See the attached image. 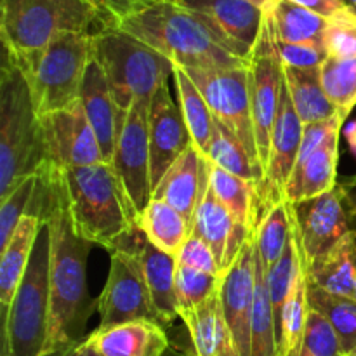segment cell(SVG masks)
<instances>
[{
	"mask_svg": "<svg viewBox=\"0 0 356 356\" xmlns=\"http://www.w3.org/2000/svg\"><path fill=\"white\" fill-rule=\"evenodd\" d=\"M30 214L49 232V339L45 356H65L87 339V322L97 299L87 287V257L92 243L75 233L54 174L44 167Z\"/></svg>",
	"mask_w": 356,
	"mask_h": 356,
	"instance_id": "1",
	"label": "cell"
},
{
	"mask_svg": "<svg viewBox=\"0 0 356 356\" xmlns=\"http://www.w3.org/2000/svg\"><path fill=\"white\" fill-rule=\"evenodd\" d=\"M66 211L80 238L115 252L136 243V214L110 163L54 169Z\"/></svg>",
	"mask_w": 356,
	"mask_h": 356,
	"instance_id": "2",
	"label": "cell"
},
{
	"mask_svg": "<svg viewBox=\"0 0 356 356\" xmlns=\"http://www.w3.org/2000/svg\"><path fill=\"white\" fill-rule=\"evenodd\" d=\"M117 26L181 68L229 70L249 65L229 54L193 14L174 0H155L118 21Z\"/></svg>",
	"mask_w": 356,
	"mask_h": 356,
	"instance_id": "3",
	"label": "cell"
},
{
	"mask_svg": "<svg viewBox=\"0 0 356 356\" xmlns=\"http://www.w3.org/2000/svg\"><path fill=\"white\" fill-rule=\"evenodd\" d=\"M45 165L42 124L26 75L3 52L0 68V200Z\"/></svg>",
	"mask_w": 356,
	"mask_h": 356,
	"instance_id": "4",
	"label": "cell"
},
{
	"mask_svg": "<svg viewBox=\"0 0 356 356\" xmlns=\"http://www.w3.org/2000/svg\"><path fill=\"white\" fill-rule=\"evenodd\" d=\"M104 26L99 10L87 0H2L0 38L16 63L37 58L59 33H90Z\"/></svg>",
	"mask_w": 356,
	"mask_h": 356,
	"instance_id": "5",
	"label": "cell"
},
{
	"mask_svg": "<svg viewBox=\"0 0 356 356\" xmlns=\"http://www.w3.org/2000/svg\"><path fill=\"white\" fill-rule=\"evenodd\" d=\"M92 58L103 68L111 96L124 113L136 101L152 103L155 90L172 76L174 70L165 56L117 24L94 31Z\"/></svg>",
	"mask_w": 356,
	"mask_h": 356,
	"instance_id": "6",
	"label": "cell"
},
{
	"mask_svg": "<svg viewBox=\"0 0 356 356\" xmlns=\"http://www.w3.org/2000/svg\"><path fill=\"white\" fill-rule=\"evenodd\" d=\"M90 59L92 33L65 31L37 58L28 63H17L30 83L38 117L65 110L79 101Z\"/></svg>",
	"mask_w": 356,
	"mask_h": 356,
	"instance_id": "7",
	"label": "cell"
},
{
	"mask_svg": "<svg viewBox=\"0 0 356 356\" xmlns=\"http://www.w3.org/2000/svg\"><path fill=\"white\" fill-rule=\"evenodd\" d=\"M49 339V232L42 226L23 282L3 316L2 356H45Z\"/></svg>",
	"mask_w": 356,
	"mask_h": 356,
	"instance_id": "8",
	"label": "cell"
},
{
	"mask_svg": "<svg viewBox=\"0 0 356 356\" xmlns=\"http://www.w3.org/2000/svg\"><path fill=\"white\" fill-rule=\"evenodd\" d=\"M247 70H249V97L257 153L264 172L270 156L271 132L280 104L282 86H284V65L275 47L273 23L268 9H264L263 26H261L259 38L250 52Z\"/></svg>",
	"mask_w": 356,
	"mask_h": 356,
	"instance_id": "9",
	"label": "cell"
},
{
	"mask_svg": "<svg viewBox=\"0 0 356 356\" xmlns=\"http://www.w3.org/2000/svg\"><path fill=\"white\" fill-rule=\"evenodd\" d=\"M183 70L205 97L216 120L221 122L233 132V136L245 146L254 163L263 170L259 153H257L252 111H250L247 66L229 70Z\"/></svg>",
	"mask_w": 356,
	"mask_h": 356,
	"instance_id": "10",
	"label": "cell"
},
{
	"mask_svg": "<svg viewBox=\"0 0 356 356\" xmlns=\"http://www.w3.org/2000/svg\"><path fill=\"white\" fill-rule=\"evenodd\" d=\"M138 243L131 249L111 252L106 285L97 298V312L101 316L97 329H110L136 320H149L163 325L153 306L145 271L136 252Z\"/></svg>",
	"mask_w": 356,
	"mask_h": 356,
	"instance_id": "11",
	"label": "cell"
},
{
	"mask_svg": "<svg viewBox=\"0 0 356 356\" xmlns=\"http://www.w3.org/2000/svg\"><path fill=\"white\" fill-rule=\"evenodd\" d=\"M291 212L308 264L356 232V214L341 181L323 195L291 204Z\"/></svg>",
	"mask_w": 356,
	"mask_h": 356,
	"instance_id": "12",
	"label": "cell"
},
{
	"mask_svg": "<svg viewBox=\"0 0 356 356\" xmlns=\"http://www.w3.org/2000/svg\"><path fill=\"white\" fill-rule=\"evenodd\" d=\"M148 103L136 101L125 118L110 165L113 167L136 219L152 200V159L148 138Z\"/></svg>",
	"mask_w": 356,
	"mask_h": 356,
	"instance_id": "13",
	"label": "cell"
},
{
	"mask_svg": "<svg viewBox=\"0 0 356 356\" xmlns=\"http://www.w3.org/2000/svg\"><path fill=\"white\" fill-rule=\"evenodd\" d=\"M193 14L209 33L229 52L249 63L259 38L264 9L245 0H174Z\"/></svg>",
	"mask_w": 356,
	"mask_h": 356,
	"instance_id": "14",
	"label": "cell"
},
{
	"mask_svg": "<svg viewBox=\"0 0 356 356\" xmlns=\"http://www.w3.org/2000/svg\"><path fill=\"white\" fill-rule=\"evenodd\" d=\"M45 165L73 169L104 163L103 152L80 101L40 117Z\"/></svg>",
	"mask_w": 356,
	"mask_h": 356,
	"instance_id": "15",
	"label": "cell"
},
{
	"mask_svg": "<svg viewBox=\"0 0 356 356\" xmlns=\"http://www.w3.org/2000/svg\"><path fill=\"white\" fill-rule=\"evenodd\" d=\"M302 132H305V124L292 104L291 94L284 80L278 113L275 118L273 132H271L270 156H268V165L259 190V218L268 209L284 200L285 188L291 179L299 148H301Z\"/></svg>",
	"mask_w": 356,
	"mask_h": 356,
	"instance_id": "16",
	"label": "cell"
},
{
	"mask_svg": "<svg viewBox=\"0 0 356 356\" xmlns=\"http://www.w3.org/2000/svg\"><path fill=\"white\" fill-rule=\"evenodd\" d=\"M204 156V155H202ZM254 229L235 222L228 209L211 188V162L202 160V186L193 214L190 235L204 240L218 259L221 273L233 263Z\"/></svg>",
	"mask_w": 356,
	"mask_h": 356,
	"instance_id": "17",
	"label": "cell"
},
{
	"mask_svg": "<svg viewBox=\"0 0 356 356\" xmlns=\"http://www.w3.org/2000/svg\"><path fill=\"white\" fill-rule=\"evenodd\" d=\"M256 229L233 263L219 275V294L238 356H250V318L256 289Z\"/></svg>",
	"mask_w": 356,
	"mask_h": 356,
	"instance_id": "18",
	"label": "cell"
},
{
	"mask_svg": "<svg viewBox=\"0 0 356 356\" xmlns=\"http://www.w3.org/2000/svg\"><path fill=\"white\" fill-rule=\"evenodd\" d=\"M149 159H152V188L163 174L193 145L179 106L174 103L169 86L163 82L155 90L148 110Z\"/></svg>",
	"mask_w": 356,
	"mask_h": 356,
	"instance_id": "19",
	"label": "cell"
},
{
	"mask_svg": "<svg viewBox=\"0 0 356 356\" xmlns=\"http://www.w3.org/2000/svg\"><path fill=\"white\" fill-rule=\"evenodd\" d=\"M79 101L82 103L90 127L96 134L104 162L111 163L127 113H124L117 106L103 68L94 58L87 66L86 76H83L82 87H80Z\"/></svg>",
	"mask_w": 356,
	"mask_h": 356,
	"instance_id": "20",
	"label": "cell"
},
{
	"mask_svg": "<svg viewBox=\"0 0 356 356\" xmlns=\"http://www.w3.org/2000/svg\"><path fill=\"white\" fill-rule=\"evenodd\" d=\"M86 343L101 356H165L170 348L165 327L149 320L96 329Z\"/></svg>",
	"mask_w": 356,
	"mask_h": 356,
	"instance_id": "21",
	"label": "cell"
},
{
	"mask_svg": "<svg viewBox=\"0 0 356 356\" xmlns=\"http://www.w3.org/2000/svg\"><path fill=\"white\" fill-rule=\"evenodd\" d=\"M341 129L336 127L325 141L308 156L302 163L294 167L284 200L289 204L308 200L332 190L337 184V163H339V136Z\"/></svg>",
	"mask_w": 356,
	"mask_h": 356,
	"instance_id": "22",
	"label": "cell"
},
{
	"mask_svg": "<svg viewBox=\"0 0 356 356\" xmlns=\"http://www.w3.org/2000/svg\"><path fill=\"white\" fill-rule=\"evenodd\" d=\"M186 325L195 356H238L226 322L219 287L198 308L181 318Z\"/></svg>",
	"mask_w": 356,
	"mask_h": 356,
	"instance_id": "23",
	"label": "cell"
},
{
	"mask_svg": "<svg viewBox=\"0 0 356 356\" xmlns=\"http://www.w3.org/2000/svg\"><path fill=\"white\" fill-rule=\"evenodd\" d=\"M202 160L204 156L200 155L197 146L191 145L163 174L152 193V198L165 200L177 212H181L190 228L193 222L198 197H200Z\"/></svg>",
	"mask_w": 356,
	"mask_h": 356,
	"instance_id": "24",
	"label": "cell"
},
{
	"mask_svg": "<svg viewBox=\"0 0 356 356\" xmlns=\"http://www.w3.org/2000/svg\"><path fill=\"white\" fill-rule=\"evenodd\" d=\"M42 219L35 214H26L17 228L14 229L13 236L2 249L0 256V309L2 318L7 315L23 282L24 273L30 264L31 254H33L35 243H37L38 233L42 232Z\"/></svg>",
	"mask_w": 356,
	"mask_h": 356,
	"instance_id": "25",
	"label": "cell"
},
{
	"mask_svg": "<svg viewBox=\"0 0 356 356\" xmlns=\"http://www.w3.org/2000/svg\"><path fill=\"white\" fill-rule=\"evenodd\" d=\"M136 252H138L143 271H145L146 285H148L153 306L162 318L163 327L172 325L174 320L179 318L176 299V257L156 249L153 243L145 238V235L138 243Z\"/></svg>",
	"mask_w": 356,
	"mask_h": 356,
	"instance_id": "26",
	"label": "cell"
},
{
	"mask_svg": "<svg viewBox=\"0 0 356 356\" xmlns=\"http://www.w3.org/2000/svg\"><path fill=\"white\" fill-rule=\"evenodd\" d=\"M308 264V263H306ZM308 278L313 287L329 294L356 299V235L350 233L334 249L308 264Z\"/></svg>",
	"mask_w": 356,
	"mask_h": 356,
	"instance_id": "27",
	"label": "cell"
},
{
	"mask_svg": "<svg viewBox=\"0 0 356 356\" xmlns=\"http://www.w3.org/2000/svg\"><path fill=\"white\" fill-rule=\"evenodd\" d=\"M284 80L291 94L292 104L305 125L327 122L339 115L327 97L320 68H287L284 66Z\"/></svg>",
	"mask_w": 356,
	"mask_h": 356,
	"instance_id": "28",
	"label": "cell"
},
{
	"mask_svg": "<svg viewBox=\"0 0 356 356\" xmlns=\"http://www.w3.org/2000/svg\"><path fill=\"white\" fill-rule=\"evenodd\" d=\"M139 232L149 243L162 252L176 257L190 236L191 228L186 219L165 200L152 198L145 211L136 219Z\"/></svg>",
	"mask_w": 356,
	"mask_h": 356,
	"instance_id": "29",
	"label": "cell"
},
{
	"mask_svg": "<svg viewBox=\"0 0 356 356\" xmlns=\"http://www.w3.org/2000/svg\"><path fill=\"white\" fill-rule=\"evenodd\" d=\"M254 263L256 289L250 318V356H278V329L268 287V268L261 257L257 243L254 247Z\"/></svg>",
	"mask_w": 356,
	"mask_h": 356,
	"instance_id": "30",
	"label": "cell"
},
{
	"mask_svg": "<svg viewBox=\"0 0 356 356\" xmlns=\"http://www.w3.org/2000/svg\"><path fill=\"white\" fill-rule=\"evenodd\" d=\"M273 23L275 38L289 44L323 45L327 19L292 0H273L266 7Z\"/></svg>",
	"mask_w": 356,
	"mask_h": 356,
	"instance_id": "31",
	"label": "cell"
},
{
	"mask_svg": "<svg viewBox=\"0 0 356 356\" xmlns=\"http://www.w3.org/2000/svg\"><path fill=\"white\" fill-rule=\"evenodd\" d=\"M211 188L235 222L256 229L259 219V190L256 184L211 163Z\"/></svg>",
	"mask_w": 356,
	"mask_h": 356,
	"instance_id": "32",
	"label": "cell"
},
{
	"mask_svg": "<svg viewBox=\"0 0 356 356\" xmlns=\"http://www.w3.org/2000/svg\"><path fill=\"white\" fill-rule=\"evenodd\" d=\"M172 79L176 83L177 101H179V110L183 113L186 127L190 131L193 145L205 156L209 148V143L212 138V127H214V115L209 108L207 101L202 96L198 87L195 86L193 80L186 75L181 66L174 65Z\"/></svg>",
	"mask_w": 356,
	"mask_h": 356,
	"instance_id": "33",
	"label": "cell"
},
{
	"mask_svg": "<svg viewBox=\"0 0 356 356\" xmlns=\"http://www.w3.org/2000/svg\"><path fill=\"white\" fill-rule=\"evenodd\" d=\"M205 159L214 165L221 167L226 172H232L242 179L249 181V183L256 184L257 190H261V184L264 179L263 170L254 163V160L247 153L245 146L219 120H214L212 138L209 143Z\"/></svg>",
	"mask_w": 356,
	"mask_h": 356,
	"instance_id": "34",
	"label": "cell"
},
{
	"mask_svg": "<svg viewBox=\"0 0 356 356\" xmlns=\"http://www.w3.org/2000/svg\"><path fill=\"white\" fill-rule=\"evenodd\" d=\"M305 254V252H302ZM309 278L308 264L302 263L301 273L296 282L294 291L289 296L284 309H282L280 323H278V356H298L301 350V341L305 336L306 322L309 313Z\"/></svg>",
	"mask_w": 356,
	"mask_h": 356,
	"instance_id": "35",
	"label": "cell"
},
{
	"mask_svg": "<svg viewBox=\"0 0 356 356\" xmlns=\"http://www.w3.org/2000/svg\"><path fill=\"white\" fill-rule=\"evenodd\" d=\"M302 263H305V254H302L298 229H296L294 219H292V229L291 235H289L284 254H282L280 259L273 266L268 268V287H270L275 318H277V329L278 323H280L282 309H284L291 292L294 291L296 282H298L299 273H301Z\"/></svg>",
	"mask_w": 356,
	"mask_h": 356,
	"instance_id": "36",
	"label": "cell"
},
{
	"mask_svg": "<svg viewBox=\"0 0 356 356\" xmlns=\"http://www.w3.org/2000/svg\"><path fill=\"white\" fill-rule=\"evenodd\" d=\"M309 308L322 313L337 332L344 355L356 348V299L329 294L309 284Z\"/></svg>",
	"mask_w": 356,
	"mask_h": 356,
	"instance_id": "37",
	"label": "cell"
},
{
	"mask_svg": "<svg viewBox=\"0 0 356 356\" xmlns=\"http://www.w3.org/2000/svg\"><path fill=\"white\" fill-rule=\"evenodd\" d=\"M291 229V204L285 200L275 204L259 218L256 226V243L266 268H271L280 259L287 245Z\"/></svg>",
	"mask_w": 356,
	"mask_h": 356,
	"instance_id": "38",
	"label": "cell"
},
{
	"mask_svg": "<svg viewBox=\"0 0 356 356\" xmlns=\"http://www.w3.org/2000/svg\"><path fill=\"white\" fill-rule=\"evenodd\" d=\"M320 72L327 97L339 115L348 118L356 106V58H327Z\"/></svg>",
	"mask_w": 356,
	"mask_h": 356,
	"instance_id": "39",
	"label": "cell"
},
{
	"mask_svg": "<svg viewBox=\"0 0 356 356\" xmlns=\"http://www.w3.org/2000/svg\"><path fill=\"white\" fill-rule=\"evenodd\" d=\"M219 287L218 275L198 271L195 268L179 266L176 270V299L179 318L193 312L207 301Z\"/></svg>",
	"mask_w": 356,
	"mask_h": 356,
	"instance_id": "40",
	"label": "cell"
},
{
	"mask_svg": "<svg viewBox=\"0 0 356 356\" xmlns=\"http://www.w3.org/2000/svg\"><path fill=\"white\" fill-rule=\"evenodd\" d=\"M35 190L37 176H31L17 184L3 200H0V250L7 245L21 219L30 214Z\"/></svg>",
	"mask_w": 356,
	"mask_h": 356,
	"instance_id": "41",
	"label": "cell"
},
{
	"mask_svg": "<svg viewBox=\"0 0 356 356\" xmlns=\"http://www.w3.org/2000/svg\"><path fill=\"white\" fill-rule=\"evenodd\" d=\"M298 356H346L334 327L322 313L309 308Z\"/></svg>",
	"mask_w": 356,
	"mask_h": 356,
	"instance_id": "42",
	"label": "cell"
},
{
	"mask_svg": "<svg viewBox=\"0 0 356 356\" xmlns=\"http://www.w3.org/2000/svg\"><path fill=\"white\" fill-rule=\"evenodd\" d=\"M323 45L329 58H356V9L353 6L327 19Z\"/></svg>",
	"mask_w": 356,
	"mask_h": 356,
	"instance_id": "43",
	"label": "cell"
},
{
	"mask_svg": "<svg viewBox=\"0 0 356 356\" xmlns=\"http://www.w3.org/2000/svg\"><path fill=\"white\" fill-rule=\"evenodd\" d=\"M275 47L280 56L282 65L287 68H322V65L329 58L325 47H320V45L289 44V42L275 38Z\"/></svg>",
	"mask_w": 356,
	"mask_h": 356,
	"instance_id": "44",
	"label": "cell"
},
{
	"mask_svg": "<svg viewBox=\"0 0 356 356\" xmlns=\"http://www.w3.org/2000/svg\"><path fill=\"white\" fill-rule=\"evenodd\" d=\"M176 261L179 266L195 268L198 271H205L211 275H221V268H219L218 259H216L214 252L211 247L198 236L190 235L181 247L179 254L176 256Z\"/></svg>",
	"mask_w": 356,
	"mask_h": 356,
	"instance_id": "45",
	"label": "cell"
},
{
	"mask_svg": "<svg viewBox=\"0 0 356 356\" xmlns=\"http://www.w3.org/2000/svg\"><path fill=\"white\" fill-rule=\"evenodd\" d=\"M99 10L103 17L104 26L106 24H117L124 17L131 16L136 10L143 9L155 0H87Z\"/></svg>",
	"mask_w": 356,
	"mask_h": 356,
	"instance_id": "46",
	"label": "cell"
},
{
	"mask_svg": "<svg viewBox=\"0 0 356 356\" xmlns=\"http://www.w3.org/2000/svg\"><path fill=\"white\" fill-rule=\"evenodd\" d=\"M292 2L299 3V6L306 7L312 13L318 14L323 19H330L336 14H339L341 10L350 7L346 0H292Z\"/></svg>",
	"mask_w": 356,
	"mask_h": 356,
	"instance_id": "47",
	"label": "cell"
},
{
	"mask_svg": "<svg viewBox=\"0 0 356 356\" xmlns=\"http://www.w3.org/2000/svg\"><path fill=\"white\" fill-rule=\"evenodd\" d=\"M339 181L343 183L344 190H346L348 202H350L351 209L356 214V176L353 177H339Z\"/></svg>",
	"mask_w": 356,
	"mask_h": 356,
	"instance_id": "48",
	"label": "cell"
},
{
	"mask_svg": "<svg viewBox=\"0 0 356 356\" xmlns=\"http://www.w3.org/2000/svg\"><path fill=\"white\" fill-rule=\"evenodd\" d=\"M344 138H346L348 146H350V152L356 156V120L350 122V124L344 127Z\"/></svg>",
	"mask_w": 356,
	"mask_h": 356,
	"instance_id": "49",
	"label": "cell"
},
{
	"mask_svg": "<svg viewBox=\"0 0 356 356\" xmlns=\"http://www.w3.org/2000/svg\"><path fill=\"white\" fill-rule=\"evenodd\" d=\"M65 356H101V355L96 353V351H94L92 348L86 343V341H83L80 346H76L75 350H72L68 355H65Z\"/></svg>",
	"mask_w": 356,
	"mask_h": 356,
	"instance_id": "50",
	"label": "cell"
},
{
	"mask_svg": "<svg viewBox=\"0 0 356 356\" xmlns=\"http://www.w3.org/2000/svg\"><path fill=\"white\" fill-rule=\"evenodd\" d=\"M165 356H195L193 350L191 351H179V350H174L172 346L169 348V351H167Z\"/></svg>",
	"mask_w": 356,
	"mask_h": 356,
	"instance_id": "51",
	"label": "cell"
},
{
	"mask_svg": "<svg viewBox=\"0 0 356 356\" xmlns=\"http://www.w3.org/2000/svg\"><path fill=\"white\" fill-rule=\"evenodd\" d=\"M245 2H250V3H254V6L263 7V9H266V7L270 6V3L273 2V0H245Z\"/></svg>",
	"mask_w": 356,
	"mask_h": 356,
	"instance_id": "52",
	"label": "cell"
},
{
	"mask_svg": "<svg viewBox=\"0 0 356 356\" xmlns=\"http://www.w3.org/2000/svg\"><path fill=\"white\" fill-rule=\"evenodd\" d=\"M346 356H356V348H355V350H353V351H351V353H348Z\"/></svg>",
	"mask_w": 356,
	"mask_h": 356,
	"instance_id": "53",
	"label": "cell"
},
{
	"mask_svg": "<svg viewBox=\"0 0 356 356\" xmlns=\"http://www.w3.org/2000/svg\"><path fill=\"white\" fill-rule=\"evenodd\" d=\"M350 6H353L356 9V0H350Z\"/></svg>",
	"mask_w": 356,
	"mask_h": 356,
	"instance_id": "54",
	"label": "cell"
},
{
	"mask_svg": "<svg viewBox=\"0 0 356 356\" xmlns=\"http://www.w3.org/2000/svg\"><path fill=\"white\" fill-rule=\"evenodd\" d=\"M355 235H356V232H355Z\"/></svg>",
	"mask_w": 356,
	"mask_h": 356,
	"instance_id": "55",
	"label": "cell"
}]
</instances>
